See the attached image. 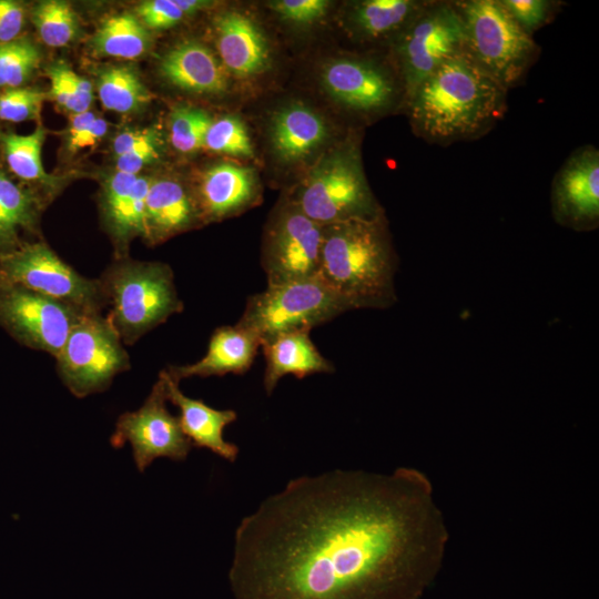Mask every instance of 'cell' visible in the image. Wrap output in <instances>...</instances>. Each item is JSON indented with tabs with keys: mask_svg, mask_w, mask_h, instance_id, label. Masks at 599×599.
I'll use <instances>...</instances> for the list:
<instances>
[{
	"mask_svg": "<svg viewBox=\"0 0 599 599\" xmlns=\"http://www.w3.org/2000/svg\"><path fill=\"white\" fill-rule=\"evenodd\" d=\"M449 531L420 469H333L291 479L235 530L237 599H418Z\"/></svg>",
	"mask_w": 599,
	"mask_h": 599,
	"instance_id": "1",
	"label": "cell"
},
{
	"mask_svg": "<svg viewBox=\"0 0 599 599\" xmlns=\"http://www.w3.org/2000/svg\"><path fill=\"white\" fill-rule=\"evenodd\" d=\"M507 92L464 52L426 77L404 108L417 136L448 145L488 133L507 111Z\"/></svg>",
	"mask_w": 599,
	"mask_h": 599,
	"instance_id": "2",
	"label": "cell"
},
{
	"mask_svg": "<svg viewBox=\"0 0 599 599\" xmlns=\"http://www.w3.org/2000/svg\"><path fill=\"white\" fill-rule=\"evenodd\" d=\"M396 270L385 215L324 225L317 276L349 311L393 306Z\"/></svg>",
	"mask_w": 599,
	"mask_h": 599,
	"instance_id": "3",
	"label": "cell"
},
{
	"mask_svg": "<svg viewBox=\"0 0 599 599\" xmlns=\"http://www.w3.org/2000/svg\"><path fill=\"white\" fill-rule=\"evenodd\" d=\"M99 281L109 307L106 317L126 345H133L184 308L174 273L162 262L118 257Z\"/></svg>",
	"mask_w": 599,
	"mask_h": 599,
	"instance_id": "4",
	"label": "cell"
},
{
	"mask_svg": "<svg viewBox=\"0 0 599 599\" xmlns=\"http://www.w3.org/2000/svg\"><path fill=\"white\" fill-rule=\"evenodd\" d=\"M349 138L318 161L290 199L322 225L384 215L364 174L356 136Z\"/></svg>",
	"mask_w": 599,
	"mask_h": 599,
	"instance_id": "5",
	"label": "cell"
},
{
	"mask_svg": "<svg viewBox=\"0 0 599 599\" xmlns=\"http://www.w3.org/2000/svg\"><path fill=\"white\" fill-rule=\"evenodd\" d=\"M465 53L507 91L524 81L540 47L514 21L500 0H457Z\"/></svg>",
	"mask_w": 599,
	"mask_h": 599,
	"instance_id": "6",
	"label": "cell"
},
{
	"mask_svg": "<svg viewBox=\"0 0 599 599\" xmlns=\"http://www.w3.org/2000/svg\"><path fill=\"white\" fill-rule=\"evenodd\" d=\"M347 311V305L316 275L267 284L247 298L236 324L255 333L262 343L284 332L311 331Z\"/></svg>",
	"mask_w": 599,
	"mask_h": 599,
	"instance_id": "7",
	"label": "cell"
},
{
	"mask_svg": "<svg viewBox=\"0 0 599 599\" xmlns=\"http://www.w3.org/2000/svg\"><path fill=\"white\" fill-rule=\"evenodd\" d=\"M54 358L60 379L78 398L106 390L131 367L120 335L102 314L84 315Z\"/></svg>",
	"mask_w": 599,
	"mask_h": 599,
	"instance_id": "8",
	"label": "cell"
},
{
	"mask_svg": "<svg viewBox=\"0 0 599 599\" xmlns=\"http://www.w3.org/2000/svg\"><path fill=\"white\" fill-rule=\"evenodd\" d=\"M0 277L64 303L85 315L108 306L99 278L81 275L42 241L0 255Z\"/></svg>",
	"mask_w": 599,
	"mask_h": 599,
	"instance_id": "9",
	"label": "cell"
},
{
	"mask_svg": "<svg viewBox=\"0 0 599 599\" xmlns=\"http://www.w3.org/2000/svg\"><path fill=\"white\" fill-rule=\"evenodd\" d=\"M405 88H415L445 61L465 52V28L454 1L429 0L390 45Z\"/></svg>",
	"mask_w": 599,
	"mask_h": 599,
	"instance_id": "10",
	"label": "cell"
},
{
	"mask_svg": "<svg viewBox=\"0 0 599 599\" xmlns=\"http://www.w3.org/2000/svg\"><path fill=\"white\" fill-rule=\"evenodd\" d=\"M85 314L0 277V326L20 344L55 357Z\"/></svg>",
	"mask_w": 599,
	"mask_h": 599,
	"instance_id": "11",
	"label": "cell"
},
{
	"mask_svg": "<svg viewBox=\"0 0 599 599\" xmlns=\"http://www.w3.org/2000/svg\"><path fill=\"white\" fill-rule=\"evenodd\" d=\"M324 225L306 216L290 200L272 216L264 235L262 266L267 284L317 275Z\"/></svg>",
	"mask_w": 599,
	"mask_h": 599,
	"instance_id": "12",
	"label": "cell"
},
{
	"mask_svg": "<svg viewBox=\"0 0 599 599\" xmlns=\"http://www.w3.org/2000/svg\"><path fill=\"white\" fill-rule=\"evenodd\" d=\"M166 402L164 378L159 374L143 405L134 412L121 414L115 423L110 443L114 448L129 443L140 471L159 457L185 460L192 447L179 418L167 409Z\"/></svg>",
	"mask_w": 599,
	"mask_h": 599,
	"instance_id": "13",
	"label": "cell"
},
{
	"mask_svg": "<svg viewBox=\"0 0 599 599\" xmlns=\"http://www.w3.org/2000/svg\"><path fill=\"white\" fill-rule=\"evenodd\" d=\"M328 94L346 109L363 115L405 106V88L396 64L388 68L368 57H341L326 63L321 74Z\"/></svg>",
	"mask_w": 599,
	"mask_h": 599,
	"instance_id": "14",
	"label": "cell"
},
{
	"mask_svg": "<svg viewBox=\"0 0 599 599\" xmlns=\"http://www.w3.org/2000/svg\"><path fill=\"white\" fill-rule=\"evenodd\" d=\"M551 214L557 224L578 232L599 225V150L576 149L556 173L550 191Z\"/></svg>",
	"mask_w": 599,
	"mask_h": 599,
	"instance_id": "15",
	"label": "cell"
},
{
	"mask_svg": "<svg viewBox=\"0 0 599 599\" xmlns=\"http://www.w3.org/2000/svg\"><path fill=\"white\" fill-rule=\"evenodd\" d=\"M152 177L115 171L102 183L100 210L115 258L128 256L130 242L144 235L145 204Z\"/></svg>",
	"mask_w": 599,
	"mask_h": 599,
	"instance_id": "16",
	"label": "cell"
},
{
	"mask_svg": "<svg viewBox=\"0 0 599 599\" xmlns=\"http://www.w3.org/2000/svg\"><path fill=\"white\" fill-rule=\"evenodd\" d=\"M261 348L260 337L235 325L217 327L211 335L205 355L195 363L169 366L167 373L177 382L190 377L223 376L246 373Z\"/></svg>",
	"mask_w": 599,
	"mask_h": 599,
	"instance_id": "17",
	"label": "cell"
},
{
	"mask_svg": "<svg viewBox=\"0 0 599 599\" xmlns=\"http://www.w3.org/2000/svg\"><path fill=\"white\" fill-rule=\"evenodd\" d=\"M160 374L164 378L167 400L179 410V422L184 435L192 446L207 448L225 460L234 461L238 455V447L223 437L224 428L237 418L233 409H215L201 399L184 395L177 380L165 369Z\"/></svg>",
	"mask_w": 599,
	"mask_h": 599,
	"instance_id": "18",
	"label": "cell"
},
{
	"mask_svg": "<svg viewBox=\"0 0 599 599\" xmlns=\"http://www.w3.org/2000/svg\"><path fill=\"white\" fill-rule=\"evenodd\" d=\"M202 220L196 202L190 191L172 177L151 180L146 204L143 238L158 244L195 226Z\"/></svg>",
	"mask_w": 599,
	"mask_h": 599,
	"instance_id": "19",
	"label": "cell"
},
{
	"mask_svg": "<svg viewBox=\"0 0 599 599\" xmlns=\"http://www.w3.org/2000/svg\"><path fill=\"white\" fill-rule=\"evenodd\" d=\"M257 194L252 170L222 162L203 174L195 197L202 220L214 221L246 210L256 202Z\"/></svg>",
	"mask_w": 599,
	"mask_h": 599,
	"instance_id": "20",
	"label": "cell"
},
{
	"mask_svg": "<svg viewBox=\"0 0 599 599\" xmlns=\"http://www.w3.org/2000/svg\"><path fill=\"white\" fill-rule=\"evenodd\" d=\"M221 63L236 77L262 72L270 61L265 37L247 16L226 11L214 21Z\"/></svg>",
	"mask_w": 599,
	"mask_h": 599,
	"instance_id": "21",
	"label": "cell"
},
{
	"mask_svg": "<svg viewBox=\"0 0 599 599\" xmlns=\"http://www.w3.org/2000/svg\"><path fill=\"white\" fill-rule=\"evenodd\" d=\"M160 74L172 85L197 94H220L227 88L223 64L203 43L183 41L166 51Z\"/></svg>",
	"mask_w": 599,
	"mask_h": 599,
	"instance_id": "22",
	"label": "cell"
},
{
	"mask_svg": "<svg viewBox=\"0 0 599 599\" xmlns=\"http://www.w3.org/2000/svg\"><path fill=\"white\" fill-rule=\"evenodd\" d=\"M309 329L277 334L261 343L265 357L264 389L271 395L280 379L293 375L302 379L308 375L333 373V364L314 345Z\"/></svg>",
	"mask_w": 599,
	"mask_h": 599,
	"instance_id": "23",
	"label": "cell"
},
{
	"mask_svg": "<svg viewBox=\"0 0 599 599\" xmlns=\"http://www.w3.org/2000/svg\"><path fill=\"white\" fill-rule=\"evenodd\" d=\"M429 0H364L354 2L347 22L362 41L390 39V45Z\"/></svg>",
	"mask_w": 599,
	"mask_h": 599,
	"instance_id": "24",
	"label": "cell"
},
{
	"mask_svg": "<svg viewBox=\"0 0 599 599\" xmlns=\"http://www.w3.org/2000/svg\"><path fill=\"white\" fill-rule=\"evenodd\" d=\"M326 135L324 120L302 104L285 106L272 119V146L275 154L286 162L311 155L325 141Z\"/></svg>",
	"mask_w": 599,
	"mask_h": 599,
	"instance_id": "25",
	"label": "cell"
},
{
	"mask_svg": "<svg viewBox=\"0 0 599 599\" xmlns=\"http://www.w3.org/2000/svg\"><path fill=\"white\" fill-rule=\"evenodd\" d=\"M43 197L0 169V255L20 247L38 227Z\"/></svg>",
	"mask_w": 599,
	"mask_h": 599,
	"instance_id": "26",
	"label": "cell"
},
{
	"mask_svg": "<svg viewBox=\"0 0 599 599\" xmlns=\"http://www.w3.org/2000/svg\"><path fill=\"white\" fill-rule=\"evenodd\" d=\"M151 43L150 30L131 12L104 19L90 40L95 54L128 60L145 54Z\"/></svg>",
	"mask_w": 599,
	"mask_h": 599,
	"instance_id": "27",
	"label": "cell"
},
{
	"mask_svg": "<svg viewBox=\"0 0 599 599\" xmlns=\"http://www.w3.org/2000/svg\"><path fill=\"white\" fill-rule=\"evenodd\" d=\"M45 135L47 131L41 125L29 134L0 132V150L14 176L41 184L50 192L58 187L60 180L48 174L42 164L41 151Z\"/></svg>",
	"mask_w": 599,
	"mask_h": 599,
	"instance_id": "28",
	"label": "cell"
},
{
	"mask_svg": "<svg viewBox=\"0 0 599 599\" xmlns=\"http://www.w3.org/2000/svg\"><path fill=\"white\" fill-rule=\"evenodd\" d=\"M97 92L101 104L120 114L143 110L152 100L138 71L129 64H110L97 73Z\"/></svg>",
	"mask_w": 599,
	"mask_h": 599,
	"instance_id": "29",
	"label": "cell"
},
{
	"mask_svg": "<svg viewBox=\"0 0 599 599\" xmlns=\"http://www.w3.org/2000/svg\"><path fill=\"white\" fill-rule=\"evenodd\" d=\"M162 145L161 133L155 126L121 131L112 143L116 171L139 174L160 159Z\"/></svg>",
	"mask_w": 599,
	"mask_h": 599,
	"instance_id": "30",
	"label": "cell"
},
{
	"mask_svg": "<svg viewBox=\"0 0 599 599\" xmlns=\"http://www.w3.org/2000/svg\"><path fill=\"white\" fill-rule=\"evenodd\" d=\"M31 21L41 41L52 48L69 45L79 37V18L67 1L45 0L31 10Z\"/></svg>",
	"mask_w": 599,
	"mask_h": 599,
	"instance_id": "31",
	"label": "cell"
},
{
	"mask_svg": "<svg viewBox=\"0 0 599 599\" xmlns=\"http://www.w3.org/2000/svg\"><path fill=\"white\" fill-rule=\"evenodd\" d=\"M42 52L28 35L0 43V91L24 87L40 68Z\"/></svg>",
	"mask_w": 599,
	"mask_h": 599,
	"instance_id": "32",
	"label": "cell"
},
{
	"mask_svg": "<svg viewBox=\"0 0 599 599\" xmlns=\"http://www.w3.org/2000/svg\"><path fill=\"white\" fill-rule=\"evenodd\" d=\"M45 73L51 88L50 98L71 114L89 111L93 101L92 83L75 73L62 61L48 65Z\"/></svg>",
	"mask_w": 599,
	"mask_h": 599,
	"instance_id": "33",
	"label": "cell"
},
{
	"mask_svg": "<svg viewBox=\"0 0 599 599\" xmlns=\"http://www.w3.org/2000/svg\"><path fill=\"white\" fill-rule=\"evenodd\" d=\"M212 118L202 109L180 106L170 116V142L182 154H191L204 148L206 131Z\"/></svg>",
	"mask_w": 599,
	"mask_h": 599,
	"instance_id": "34",
	"label": "cell"
},
{
	"mask_svg": "<svg viewBox=\"0 0 599 599\" xmlns=\"http://www.w3.org/2000/svg\"><path fill=\"white\" fill-rule=\"evenodd\" d=\"M204 148L216 153L253 158V145L244 123L236 116L212 120L204 139Z\"/></svg>",
	"mask_w": 599,
	"mask_h": 599,
	"instance_id": "35",
	"label": "cell"
},
{
	"mask_svg": "<svg viewBox=\"0 0 599 599\" xmlns=\"http://www.w3.org/2000/svg\"><path fill=\"white\" fill-rule=\"evenodd\" d=\"M47 93L30 87H19L0 91V120L24 122L40 118Z\"/></svg>",
	"mask_w": 599,
	"mask_h": 599,
	"instance_id": "36",
	"label": "cell"
},
{
	"mask_svg": "<svg viewBox=\"0 0 599 599\" xmlns=\"http://www.w3.org/2000/svg\"><path fill=\"white\" fill-rule=\"evenodd\" d=\"M500 2L514 21L530 37L549 23L562 4L552 0H500Z\"/></svg>",
	"mask_w": 599,
	"mask_h": 599,
	"instance_id": "37",
	"label": "cell"
},
{
	"mask_svg": "<svg viewBox=\"0 0 599 599\" xmlns=\"http://www.w3.org/2000/svg\"><path fill=\"white\" fill-rule=\"evenodd\" d=\"M135 16L149 30L171 28L185 17L175 0L143 1L135 8Z\"/></svg>",
	"mask_w": 599,
	"mask_h": 599,
	"instance_id": "38",
	"label": "cell"
},
{
	"mask_svg": "<svg viewBox=\"0 0 599 599\" xmlns=\"http://www.w3.org/2000/svg\"><path fill=\"white\" fill-rule=\"evenodd\" d=\"M271 7L286 21L309 24L326 14L329 2L326 0H278L272 2Z\"/></svg>",
	"mask_w": 599,
	"mask_h": 599,
	"instance_id": "39",
	"label": "cell"
},
{
	"mask_svg": "<svg viewBox=\"0 0 599 599\" xmlns=\"http://www.w3.org/2000/svg\"><path fill=\"white\" fill-rule=\"evenodd\" d=\"M27 17L28 8L24 2L0 0V43L22 37Z\"/></svg>",
	"mask_w": 599,
	"mask_h": 599,
	"instance_id": "40",
	"label": "cell"
},
{
	"mask_svg": "<svg viewBox=\"0 0 599 599\" xmlns=\"http://www.w3.org/2000/svg\"><path fill=\"white\" fill-rule=\"evenodd\" d=\"M108 132V123L103 118H95L74 138L67 140V149L79 152L85 148L97 145Z\"/></svg>",
	"mask_w": 599,
	"mask_h": 599,
	"instance_id": "41",
	"label": "cell"
},
{
	"mask_svg": "<svg viewBox=\"0 0 599 599\" xmlns=\"http://www.w3.org/2000/svg\"><path fill=\"white\" fill-rule=\"evenodd\" d=\"M175 2L185 16L194 14L212 6V2L204 0H175Z\"/></svg>",
	"mask_w": 599,
	"mask_h": 599,
	"instance_id": "42",
	"label": "cell"
}]
</instances>
